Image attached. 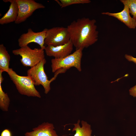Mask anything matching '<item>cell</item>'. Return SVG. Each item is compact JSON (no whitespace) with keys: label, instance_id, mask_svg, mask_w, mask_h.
I'll list each match as a JSON object with an SVG mask.
<instances>
[{"label":"cell","instance_id":"6da1fadb","mask_svg":"<svg viewBox=\"0 0 136 136\" xmlns=\"http://www.w3.org/2000/svg\"><path fill=\"white\" fill-rule=\"evenodd\" d=\"M96 20L84 17L73 21L67 27L70 40L76 50H82L94 44L98 40Z\"/></svg>","mask_w":136,"mask_h":136},{"label":"cell","instance_id":"7a4b0ae2","mask_svg":"<svg viewBox=\"0 0 136 136\" xmlns=\"http://www.w3.org/2000/svg\"><path fill=\"white\" fill-rule=\"evenodd\" d=\"M7 73L20 94L28 97H41L39 92L35 88L32 81L29 76L19 75L12 68H10Z\"/></svg>","mask_w":136,"mask_h":136},{"label":"cell","instance_id":"3957f363","mask_svg":"<svg viewBox=\"0 0 136 136\" xmlns=\"http://www.w3.org/2000/svg\"><path fill=\"white\" fill-rule=\"evenodd\" d=\"M44 50L41 48L31 49L28 45L12 51L13 54L21 57L20 59L24 66H34L45 58Z\"/></svg>","mask_w":136,"mask_h":136},{"label":"cell","instance_id":"277c9868","mask_svg":"<svg viewBox=\"0 0 136 136\" xmlns=\"http://www.w3.org/2000/svg\"><path fill=\"white\" fill-rule=\"evenodd\" d=\"M82 50H76L73 53L63 58H54L51 60V67L53 73L61 68L66 70L75 67L80 72L82 71L81 62Z\"/></svg>","mask_w":136,"mask_h":136},{"label":"cell","instance_id":"5b68a950","mask_svg":"<svg viewBox=\"0 0 136 136\" xmlns=\"http://www.w3.org/2000/svg\"><path fill=\"white\" fill-rule=\"evenodd\" d=\"M45 58L35 66L31 67L27 71V75L32 81L35 86L42 85L44 89V93L47 94L51 89L50 83L53 81L49 80L45 73L44 66L46 63Z\"/></svg>","mask_w":136,"mask_h":136},{"label":"cell","instance_id":"8992f818","mask_svg":"<svg viewBox=\"0 0 136 136\" xmlns=\"http://www.w3.org/2000/svg\"><path fill=\"white\" fill-rule=\"evenodd\" d=\"M70 40L67 27H54L47 29L45 44L47 46H56L66 44Z\"/></svg>","mask_w":136,"mask_h":136},{"label":"cell","instance_id":"52a82bcc","mask_svg":"<svg viewBox=\"0 0 136 136\" xmlns=\"http://www.w3.org/2000/svg\"><path fill=\"white\" fill-rule=\"evenodd\" d=\"M18 7V14L15 21L19 24L25 21L36 10L44 8L42 4L33 0H16Z\"/></svg>","mask_w":136,"mask_h":136},{"label":"cell","instance_id":"ba28073f","mask_svg":"<svg viewBox=\"0 0 136 136\" xmlns=\"http://www.w3.org/2000/svg\"><path fill=\"white\" fill-rule=\"evenodd\" d=\"M47 29L46 28L42 31L35 32L31 28L28 29L27 32L21 35L18 39L19 46L21 47L34 42L39 44L41 48L44 50L46 47L45 40Z\"/></svg>","mask_w":136,"mask_h":136},{"label":"cell","instance_id":"9c48e42d","mask_svg":"<svg viewBox=\"0 0 136 136\" xmlns=\"http://www.w3.org/2000/svg\"><path fill=\"white\" fill-rule=\"evenodd\" d=\"M73 45L70 40L65 44L56 46L48 45L44 50L47 56H53L55 58L65 57L70 54L73 50Z\"/></svg>","mask_w":136,"mask_h":136},{"label":"cell","instance_id":"30bf717a","mask_svg":"<svg viewBox=\"0 0 136 136\" xmlns=\"http://www.w3.org/2000/svg\"><path fill=\"white\" fill-rule=\"evenodd\" d=\"M53 124L44 122L32 129V131L26 132L25 136H59L54 130Z\"/></svg>","mask_w":136,"mask_h":136},{"label":"cell","instance_id":"8fae6325","mask_svg":"<svg viewBox=\"0 0 136 136\" xmlns=\"http://www.w3.org/2000/svg\"><path fill=\"white\" fill-rule=\"evenodd\" d=\"M101 14L116 18L124 23L130 28L134 29L136 27V19L130 16L129 9L126 6H124L123 10L119 12L114 13L103 12Z\"/></svg>","mask_w":136,"mask_h":136},{"label":"cell","instance_id":"7c38bea8","mask_svg":"<svg viewBox=\"0 0 136 136\" xmlns=\"http://www.w3.org/2000/svg\"><path fill=\"white\" fill-rule=\"evenodd\" d=\"M5 2H10V5L8 11L0 19V24L3 25L15 22L18 14V7L16 0H4Z\"/></svg>","mask_w":136,"mask_h":136},{"label":"cell","instance_id":"4fadbf2b","mask_svg":"<svg viewBox=\"0 0 136 136\" xmlns=\"http://www.w3.org/2000/svg\"><path fill=\"white\" fill-rule=\"evenodd\" d=\"M80 120L79 119L77 123L74 124V127L72 131L76 132L74 136H92V130L90 125L83 120L81 121L82 126L80 125Z\"/></svg>","mask_w":136,"mask_h":136},{"label":"cell","instance_id":"5bb4252c","mask_svg":"<svg viewBox=\"0 0 136 136\" xmlns=\"http://www.w3.org/2000/svg\"><path fill=\"white\" fill-rule=\"evenodd\" d=\"M10 56L3 44L0 45V70L7 72L10 68Z\"/></svg>","mask_w":136,"mask_h":136},{"label":"cell","instance_id":"9a60e30c","mask_svg":"<svg viewBox=\"0 0 136 136\" xmlns=\"http://www.w3.org/2000/svg\"><path fill=\"white\" fill-rule=\"evenodd\" d=\"M3 72L0 70V108L3 111H7L10 100L7 94L4 92L2 88V83L4 80L2 75Z\"/></svg>","mask_w":136,"mask_h":136},{"label":"cell","instance_id":"2e32d148","mask_svg":"<svg viewBox=\"0 0 136 136\" xmlns=\"http://www.w3.org/2000/svg\"><path fill=\"white\" fill-rule=\"evenodd\" d=\"M120 2L129 9L130 13L136 19V0H121Z\"/></svg>","mask_w":136,"mask_h":136},{"label":"cell","instance_id":"e0dca14e","mask_svg":"<svg viewBox=\"0 0 136 136\" xmlns=\"http://www.w3.org/2000/svg\"><path fill=\"white\" fill-rule=\"evenodd\" d=\"M61 3V8L71 5L77 4H84L90 3L89 0H60Z\"/></svg>","mask_w":136,"mask_h":136},{"label":"cell","instance_id":"ac0fdd59","mask_svg":"<svg viewBox=\"0 0 136 136\" xmlns=\"http://www.w3.org/2000/svg\"><path fill=\"white\" fill-rule=\"evenodd\" d=\"M1 136H12L10 131L8 129H5L2 132Z\"/></svg>","mask_w":136,"mask_h":136},{"label":"cell","instance_id":"d6986e66","mask_svg":"<svg viewBox=\"0 0 136 136\" xmlns=\"http://www.w3.org/2000/svg\"><path fill=\"white\" fill-rule=\"evenodd\" d=\"M129 94L133 97H136V85L129 90Z\"/></svg>","mask_w":136,"mask_h":136},{"label":"cell","instance_id":"ffe728a7","mask_svg":"<svg viewBox=\"0 0 136 136\" xmlns=\"http://www.w3.org/2000/svg\"><path fill=\"white\" fill-rule=\"evenodd\" d=\"M125 58L129 61H132L136 64V58H134L131 55L126 54L125 55Z\"/></svg>","mask_w":136,"mask_h":136},{"label":"cell","instance_id":"44dd1931","mask_svg":"<svg viewBox=\"0 0 136 136\" xmlns=\"http://www.w3.org/2000/svg\"><path fill=\"white\" fill-rule=\"evenodd\" d=\"M56 2H57L60 5V6L61 7V3L60 1V0L58 1V0H55Z\"/></svg>","mask_w":136,"mask_h":136}]
</instances>
